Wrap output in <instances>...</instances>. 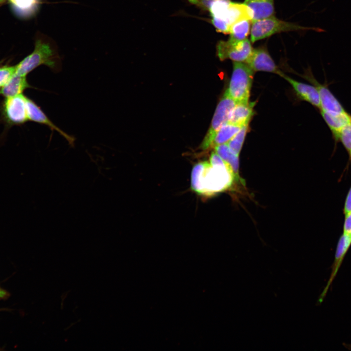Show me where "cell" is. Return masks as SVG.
<instances>
[{
  "label": "cell",
  "instance_id": "cell-31",
  "mask_svg": "<svg viewBox=\"0 0 351 351\" xmlns=\"http://www.w3.org/2000/svg\"></svg>",
  "mask_w": 351,
  "mask_h": 351
},
{
  "label": "cell",
  "instance_id": "cell-27",
  "mask_svg": "<svg viewBox=\"0 0 351 351\" xmlns=\"http://www.w3.org/2000/svg\"><path fill=\"white\" fill-rule=\"evenodd\" d=\"M350 212H351V185L345 198L343 208V214L344 215H345Z\"/></svg>",
  "mask_w": 351,
  "mask_h": 351
},
{
  "label": "cell",
  "instance_id": "cell-6",
  "mask_svg": "<svg viewBox=\"0 0 351 351\" xmlns=\"http://www.w3.org/2000/svg\"><path fill=\"white\" fill-rule=\"evenodd\" d=\"M236 103L225 91L217 106L211 127L201 145L202 149L206 150L209 148L210 141L214 134L228 123L230 114Z\"/></svg>",
  "mask_w": 351,
  "mask_h": 351
},
{
  "label": "cell",
  "instance_id": "cell-17",
  "mask_svg": "<svg viewBox=\"0 0 351 351\" xmlns=\"http://www.w3.org/2000/svg\"><path fill=\"white\" fill-rule=\"evenodd\" d=\"M244 3L253 11L252 21L267 18L274 14L273 0H245Z\"/></svg>",
  "mask_w": 351,
  "mask_h": 351
},
{
  "label": "cell",
  "instance_id": "cell-28",
  "mask_svg": "<svg viewBox=\"0 0 351 351\" xmlns=\"http://www.w3.org/2000/svg\"><path fill=\"white\" fill-rule=\"evenodd\" d=\"M343 229V233L351 234V212L345 215Z\"/></svg>",
  "mask_w": 351,
  "mask_h": 351
},
{
  "label": "cell",
  "instance_id": "cell-9",
  "mask_svg": "<svg viewBox=\"0 0 351 351\" xmlns=\"http://www.w3.org/2000/svg\"><path fill=\"white\" fill-rule=\"evenodd\" d=\"M250 68L255 72L263 71L281 75L283 73L278 68L265 46L253 49L249 57L246 61Z\"/></svg>",
  "mask_w": 351,
  "mask_h": 351
},
{
  "label": "cell",
  "instance_id": "cell-25",
  "mask_svg": "<svg viewBox=\"0 0 351 351\" xmlns=\"http://www.w3.org/2000/svg\"><path fill=\"white\" fill-rule=\"evenodd\" d=\"M211 22L217 32L225 34H229L230 26L225 21L215 18H212Z\"/></svg>",
  "mask_w": 351,
  "mask_h": 351
},
{
  "label": "cell",
  "instance_id": "cell-23",
  "mask_svg": "<svg viewBox=\"0 0 351 351\" xmlns=\"http://www.w3.org/2000/svg\"><path fill=\"white\" fill-rule=\"evenodd\" d=\"M340 141L347 151L351 164V122L347 125L341 131L338 142Z\"/></svg>",
  "mask_w": 351,
  "mask_h": 351
},
{
  "label": "cell",
  "instance_id": "cell-10",
  "mask_svg": "<svg viewBox=\"0 0 351 351\" xmlns=\"http://www.w3.org/2000/svg\"><path fill=\"white\" fill-rule=\"evenodd\" d=\"M351 246V234L343 233L339 238L335 253L334 260L332 266V272L328 283L319 296L318 301L322 302L335 278L343 259Z\"/></svg>",
  "mask_w": 351,
  "mask_h": 351
},
{
  "label": "cell",
  "instance_id": "cell-22",
  "mask_svg": "<svg viewBox=\"0 0 351 351\" xmlns=\"http://www.w3.org/2000/svg\"><path fill=\"white\" fill-rule=\"evenodd\" d=\"M231 2V0H213L209 9L212 17L225 21L226 13Z\"/></svg>",
  "mask_w": 351,
  "mask_h": 351
},
{
  "label": "cell",
  "instance_id": "cell-13",
  "mask_svg": "<svg viewBox=\"0 0 351 351\" xmlns=\"http://www.w3.org/2000/svg\"><path fill=\"white\" fill-rule=\"evenodd\" d=\"M320 110L321 115L330 128L336 143L342 130L351 122V115L346 111L342 113H330Z\"/></svg>",
  "mask_w": 351,
  "mask_h": 351
},
{
  "label": "cell",
  "instance_id": "cell-3",
  "mask_svg": "<svg viewBox=\"0 0 351 351\" xmlns=\"http://www.w3.org/2000/svg\"><path fill=\"white\" fill-rule=\"evenodd\" d=\"M251 41L267 38L276 33L292 31L312 30L316 32H324L318 27H309L279 20L273 16L252 21Z\"/></svg>",
  "mask_w": 351,
  "mask_h": 351
},
{
  "label": "cell",
  "instance_id": "cell-15",
  "mask_svg": "<svg viewBox=\"0 0 351 351\" xmlns=\"http://www.w3.org/2000/svg\"><path fill=\"white\" fill-rule=\"evenodd\" d=\"M253 12L245 3L231 2L226 13L225 21L230 26L243 20L252 21Z\"/></svg>",
  "mask_w": 351,
  "mask_h": 351
},
{
  "label": "cell",
  "instance_id": "cell-29",
  "mask_svg": "<svg viewBox=\"0 0 351 351\" xmlns=\"http://www.w3.org/2000/svg\"><path fill=\"white\" fill-rule=\"evenodd\" d=\"M4 295V292H3V291H1L0 289V297L3 296Z\"/></svg>",
  "mask_w": 351,
  "mask_h": 351
},
{
  "label": "cell",
  "instance_id": "cell-5",
  "mask_svg": "<svg viewBox=\"0 0 351 351\" xmlns=\"http://www.w3.org/2000/svg\"><path fill=\"white\" fill-rule=\"evenodd\" d=\"M253 48L248 39L234 40L229 39L227 41L220 40L216 45V53L221 60L230 59L234 62H245Z\"/></svg>",
  "mask_w": 351,
  "mask_h": 351
},
{
  "label": "cell",
  "instance_id": "cell-18",
  "mask_svg": "<svg viewBox=\"0 0 351 351\" xmlns=\"http://www.w3.org/2000/svg\"><path fill=\"white\" fill-rule=\"evenodd\" d=\"M242 126L230 123L224 125L212 137L210 142L209 148L227 143L240 130Z\"/></svg>",
  "mask_w": 351,
  "mask_h": 351
},
{
  "label": "cell",
  "instance_id": "cell-24",
  "mask_svg": "<svg viewBox=\"0 0 351 351\" xmlns=\"http://www.w3.org/2000/svg\"><path fill=\"white\" fill-rule=\"evenodd\" d=\"M16 72V66L0 67V88L2 87Z\"/></svg>",
  "mask_w": 351,
  "mask_h": 351
},
{
  "label": "cell",
  "instance_id": "cell-12",
  "mask_svg": "<svg viewBox=\"0 0 351 351\" xmlns=\"http://www.w3.org/2000/svg\"><path fill=\"white\" fill-rule=\"evenodd\" d=\"M281 76L292 86L297 96L301 99L308 102L320 109L321 103L319 93L314 85L302 83L292 79L283 73Z\"/></svg>",
  "mask_w": 351,
  "mask_h": 351
},
{
  "label": "cell",
  "instance_id": "cell-4",
  "mask_svg": "<svg viewBox=\"0 0 351 351\" xmlns=\"http://www.w3.org/2000/svg\"><path fill=\"white\" fill-rule=\"evenodd\" d=\"M254 72L245 62H234L226 92L236 103L249 101Z\"/></svg>",
  "mask_w": 351,
  "mask_h": 351
},
{
  "label": "cell",
  "instance_id": "cell-21",
  "mask_svg": "<svg viewBox=\"0 0 351 351\" xmlns=\"http://www.w3.org/2000/svg\"><path fill=\"white\" fill-rule=\"evenodd\" d=\"M248 130L249 123L243 125L234 136L227 143L230 150L233 154L239 156Z\"/></svg>",
  "mask_w": 351,
  "mask_h": 351
},
{
  "label": "cell",
  "instance_id": "cell-14",
  "mask_svg": "<svg viewBox=\"0 0 351 351\" xmlns=\"http://www.w3.org/2000/svg\"><path fill=\"white\" fill-rule=\"evenodd\" d=\"M255 103V101L236 103L230 114L228 123L240 126L249 123Z\"/></svg>",
  "mask_w": 351,
  "mask_h": 351
},
{
  "label": "cell",
  "instance_id": "cell-2",
  "mask_svg": "<svg viewBox=\"0 0 351 351\" xmlns=\"http://www.w3.org/2000/svg\"><path fill=\"white\" fill-rule=\"evenodd\" d=\"M35 44L33 51L16 65L15 73L26 76L42 64L54 72L58 71L61 68V59L54 40L46 36L39 35Z\"/></svg>",
  "mask_w": 351,
  "mask_h": 351
},
{
  "label": "cell",
  "instance_id": "cell-7",
  "mask_svg": "<svg viewBox=\"0 0 351 351\" xmlns=\"http://www.w3.org/2000/svg\"><path fill=\"white\" fill-rule=\"evenodd\" d=\"M302 77L310 81L317 89L321 103L320 110L330 113L346 112L342 105L328 88V86L319 83L310 70H308Z\"/></svg>",
  "mask_w": 351,
  "mask_h": 351
},
{
  "label": "cell",
  "instance_id": "cell-19",
  "mask_svg": "<svg viewBox=\"0 0 351 351\" xmlns=\"http://www.w3.org/2000/svg\"><path fill=\"white\" fill-rule=\"evenodd\" d=\"M214 148L215 152L231 166L237 180L242 181L239 175V156L231 151L227 143L217 145Z\"/></svg>",
  "mask_w": 351,
  "mask_h": 351
},
{
  "label": "cell",
  "instance_id": "cell-26",
  "mask_svg": "<svg viewBox=\"0 0 351 351\" xmlns=\"http://www.w3.org/2000/svg\"><path fill=\"white\" fill-rule=\"evenodd\" d=\"M11 1L24 10H32L34 9L39 0H11Z\"/></svg>",
  "mask_w": 351,
  "mask_h": 351
},
{
  "label": "cell",
  "instance_id": "cell-11",
  "mask_svg": "<svg viewBox=\"0 0 351 351\" xmlns=\"http://www.w3.org/2000/svg\"><path fill=\"white\" fill-rule=\"evenodd\" d=\"M26 105L28 120L44 124L53 130L57 131L63 136L70 145H73L74 138L56 126L46 116L39 107L32 99L26 97Z\"/></svg>",
  "mask_w": 351,
  "mask_h": 351
},
{
  "label": "cell",
  "instance_id": "cell-1",
  "mask_svg": "<svg viewBox=\"0 0 351 351\" xmlns=\"http://www.w3.org/2000/svg\"><path fill=\"white\" fill-rule=\"evenodd\" d=\"M238 181L229 164L214 151L209 161L195 164L191 173V187L195 192L211 195L229 189Z\"/></svg>",
  "mask_w": 351,
  "mask_h": 351
},
{
  "label": "cell",
  "instance_id": "cell-20",
  "mask_svg": "<svg viewBox=\"0 0 351 351\" xmlns=\"http://www.w3.org/2000/svg\"><path fill=\"white\" fill-rule=\"evenodd\" d=\"M250 20H243L233 24L230 29V38L234 40L246 39L251 31Z\"/></svg>",
  "mask_w": 351,
  "mask_h": 351
},
{
  "label": "cell",
  "instance_id": "cell-16",
  "mask_svg": "<svg viewBox=\"0 0 351 351\" xmlns=\"http://www.w3.org/2000/svg\"><path fill=\"white\" fill-rule=\"evenodd\" d=\"M26 76L15 73L0 89V94L6 98L22 94L26 89L30 87Z\"/></svg>",
  "mask_w": 351,
  "mask_h": 351
},
{
  "label": "cell",
  "instance_id": "cell-8",
  "mask_svg": "<svg viewBox=\"0 0 351 351\" xmlns=\"http://www.w3.org/2000/svg\"><path fill=\"white\" fill-rule=\"evenodd\" d=\"M26 97L22 94L7 98L3 104V113L7 121L12 124H20L28 120Z\"/></svg>",
  "mask_w": 351,
  "mask_h": 351
},
{
  "label": "cell",
  "instance_id": "cell-30",
  "mask_svg": "<svg viewBox=\"0 0 351 351\" xmlns=\"http://www.w3.org/2000/svg\"><path fill=\"white\" fill-rule=\"evenodd\" d=\"M4 0H0V3L3 1Z\"/></svg>",
  "mask_w": 351,
  "mask_h": 351
}]
</instances>
